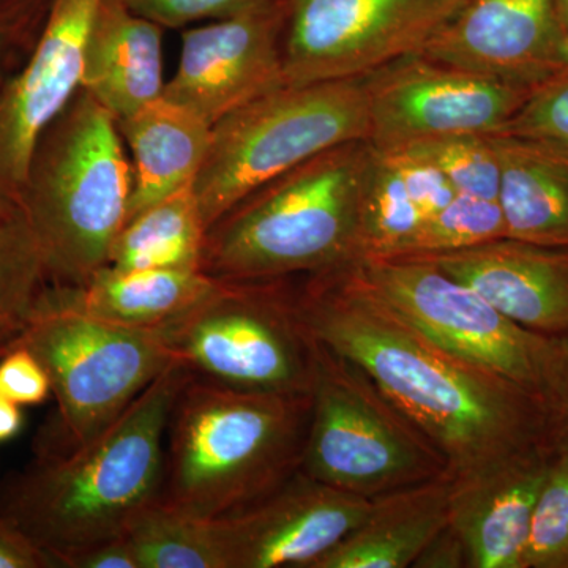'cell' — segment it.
Here are the masks:
<instances>
[{
	"label": "cell",
	"mask_w": 568,
	"mask_h": 568,
	"mask_svg": "<svg viewBox=\"0 0 568 568\" xmlns=\"http://www.w3.org/2000/svg\"><path fill=\"white\" fill-rule=\"evenodd\" d=\"M306 331L358 366L446 459L469 473L549 440L538 396L437 345L362 286L347 265L294 283Z\"/></svg>",
	"instance_id": "cell-1"
},
{
	"label": "cell",
	"mask_w": 568,
	"mask_h": 568,
	"mask_svg": "<svg viewBox=\"0 0 568 568\" xmlns=\"http://www.w3.org/2000/svg\"><path fill=\"white\" fill-rule=\"evenodd\" d=\"M192 373L174 362L84 446L48 450L10 488L2 517L47 552L52 568L71 552L122 538L155 506L175 398Z\"/></svg>",
	"instance_id": "cell-2"
},
{
	"label": "cell",
	"mask_w": 568,
	"mask_h": 568,
	"mask_svg": "<svg viewBox=\"0 0 568 568\" xmlns=\"http://www.w3.org/2000/svg\"><path fill=\"white\" fill-rule=\"evenodd\" d=\"M310 414L312 395L190 375L168 422L160 506L204 519L250 510L298 473Z\"/></svg>",
	"instance_id": "cell-3"
},
{
	"label": "cell",
	"mask_w": 568,
	"mask_h": 568,
	"mask_svg": "<svg viewBox=\"0 0 568 568\" xmlns=\"http://www.w3.org/2000/svg\"><path fill=\"white\" fill-rule=\"evenodd\" d=\"M372 142L328 149L239 201L205 234L201 271L213 280H278L361 257V205Z\"/></svg>",
	"instance_id": "cell-4"
},
{
	"label": "cell",
	"mask_w": 568,
	"mask_h": 568,
	"mask_svg": "<svg viewBox=\"0 0 568 568\" xmlns=\"http://www.w3.org/2000/svg\"><path fill=\"white\" fill-rule=\"evenodd\" d=\"M132 192L118 122L80 89L41 133L20 193L51 283L82 286L110 263Z\"/></svg>",
	"instance_id": "cell-5"
},
{
	"label": "cell",
	"mask_w": 568,
	"mask_h": 568,
	"mask_svg": "<svg viewBox=\"0 0 568 568\" xmlns=\"http://www.w3.org/2000/svg\"><path fill=\"white\" fill-rule=\"evenodd\" d=\"M357 140L368 141L366 77L283 85L231 112L193 183L205 227L276 175Z\"/></svg>",
	"instance_id": "cell-6"
},
{
	"label": "cell",
	"mask_w": 568,
	"mask_h": 568,
	"mask_svg": "<svg viewBox=\"0 0 568 568\" xmlns=\"http://www.w3.org/2000/svg\"><path fill=\"white\" fill-rule=\"evenodd\" d=\"M156 331L194 376L237 390L312 394L315 339L298 317L291 278L215 280Z\"/></svg>",
	"instance_id": "cell-7"
},
{
	"label": "cell",
	"mask_w": 568,
	"mask_h": 568,
	"mask_svg": "<svg viewBox=\"0 0 568 568\" xmlns=\"http://www.w3.org/2000/svg\"><path fill=\"white\" fill-rule=\"evenodd\" d=\"M13 345L31 349L50 376L62 433L61 447L52 450H71L99 436L178 362L159 331L89 315L69 287L54 283Z\"/></svg>",
	"instance_id": "cell-8"
},
{
	"label": "cell",
	"mask_w": 568,
	"mask_h": 568,
	"mask_svg": "<svg viewBox=\"0 0 568 568\" xmlns=\"http://www.w3.org/2000/svg\"><path fill=\"white\" fill-rule=\"evenodd\" d=\"M310 395L298 467L306 477L375 499L448 473L439 450L375 383L317 339Z\"/></svg>",
	"instance_id": "cell-9"
},
{
	"label": "cell",
	"mask_w": 568,
	"mask_h": 568,
	"mask_svg": "<svg viewBox=\"0 0 568 568\" xmlns=\"http://www.w3.org/2000/svg\"><path fill=\"white\" fill-rule=\"evenodd\" d=\"M346 265L362 286L437 345L540 395L552 336L508 320L425 257H362Z\"/></svg>",
	"instance_id": "cell-10"
},
{
	"label": "cell",
	"mask_w": 568,
	"mask_h": 568,
	"mask_svg": "<svg viewBox=\"0 0 568 568\" xmlns=\"http://www.w3.org/2000/svg\"><path fill=\"white\" fill-rule=\"evenodd\" d=\"M447 20L436 0H290L284 85L366 77L418 54Z\"/></svg>",
	"instance_id": "cell-11"
},
{
	"label": "cell",
	"mask_w": 568,
	"mask_h": 568,
	"mask_svg": "<svg viewBox=\"0 0 568 568\" xmlns=\"http://www.w3.org/2000/svg\"><path fill=\"white\" fill-rule=\"evenodd\" d=\"M536 91L405 55L366 74L368 141L384 152L444 134L500 133Z\"/></svg>",
	"instance_id": "cell-12"
},
{
	"label": "cell",
	"mask_w": 568,
	"mask_h": 568,
	"mask_svg": "<svg viewBox=\"0 0 568 568\" xmlns=\"http://www.w3.org/2000/svg\"><path fill=\"white\" fill-rule=\"evenodd\" d=\"M290 0L182 32L179 69L163 97L215 125L284 85Z\"/></svg>",
	"instance_id": "cell-13"
},
{
	"label": "cell",
	"mask_w": 568,
	"mask_h": 568,
	"mask_svg": "<svg viewBox=\"0 0 568 568\" xmlns=\"http://www.w3.org/2000/svg\"><path fill=\"white\" fill-rule=\"evenodd\" d=\"M103 0H50L28 59L0 89V186L20 201L37 141L81 89L85 47Z\"/></svg>",
	"instance_id": "cell-14"
},
{
	"label": "cell",
	"mask_w": 568,
	"mask_h": 568,
	"mask_svg": "<svg viewBox=\"0 0 568 568\" xmlns=\"http://www.w3.org/2000/svg\"><path fill=\"white\" fill-rule=\"evenodd\" d=\"M372 499L301 470L260 504L222 518L231 568H313L364 519Z\"/></svg>",
	"instance_id": "cell-15"
},
{
	"label": "cell",
	"mask_w": 568,
	"mask_h": 568,
	"mask_svg": "<svg viewBox=\"0 0 568 568\" xmlns=\"http://www.w3.org/2000/svg\"><path fill=\"white\" fill-rule=\"evenodd\" d=\"M560 37L555 0H463L418 54L538 89L552 78Z\"/></svg>",
	"instance_id": "cell-16"
},
{
	"label": "cell",
	"mask_w": 568,
	"mask_h": 568,
	"mask_svg": "<svg viewBox=\"0 0 568 568\" xmlns=\"http://www.w3.org/2000/svg\"><path fill=\"white\" fill-rule=\"evenodd\" d=\"M551 452V440H545L469 473L452 474L448 526L462 540L469 568H525Z\"/></svg>",
	"instance_id": "cell-17"
},
{
	"label": "cell",
	"mask_w": 568,
	"mask_h": 568,
	"mask_svg": "<svg viewBox=\"0 0 568 568\" xmlns=\"http://www.w3.org/2000/svg\"><path fill=\"white\" fill-rule=\"evenodd\" d=\"M425 260L530 332L568 334V248L503 237Z\"/></svg>",
	"instance_id": "cell-18"
},
{
	"label": "cell",
	"mask_w": 568,
	"mask_h": 568,
	"mask_svg": "<svg viewBox=\"0 0 568 568\" xmlns=\"http://www.w3.org/2000/svg\"><path fill=\"white\" fill-rule=\"evenodd\" d=\"M164 85L162 26L122 0H103L89 33L81 89L121 121L159 100Z\"/></svg>",
	"instance_id": "cell-19"
},
{
	"label": "cell",
	"mask_w": 568,
	"mask_h": 568,
	"mask_svg": "<svg viewBox=\"0 0 568 568\" xmlns=\"http://www.w3.org/2000/svg\"><path fill=\"white\" fill-rule=\"evenodd\" d=\"M452 474L372 499L364 519L313 568H407L448 525Z\"/></svg>",
	"instance_id": "cell-20"
},
{
	"label": "cell",
	"mask_w": 568,
	"mask_h": 568,
	"mask_svg": "<svg viewBox=\"0 0 568 568\" xmlns=\"http://www.w3.org/2000/svg\"><path fill=\"white\" fill-rule=\"evenodd\" d=\"M115 122L133 156L126 220L193 185L211 149V123L163 95Z\"/></svg>",
	"instance_id": "cell-21"
},
{
	"label": "cell",
	"mask_w": 568,
	"mask_h": 568,
	"mask_svg": "<svg viewBox=\"0 0 568 568\" xmlns=\"http://www.w3.org/2000/svg\"><path fill=\"white\" fill-rule=\"evenodd\" d=\"M491 136L507 237L568 248V152L530 138Z\"/></svg>",
	"instance_id": "cell-22"
},
{
	"label": "cell",
	"mask_w": 568,
	"mask_h": 568,
	"mask_svg": "<svg viewBox=\"0 0 568 568\" xmlns=\"http://www.w3.org/2000/svg\"><path fill=\"white\" fill-rule=\"evenodd\" d=\"M215 284L197 268H118L108 264L82 286L69 287L74 304L106 323L162 327Z\"/></svg>",
	"instance_id": "cell-23"
},
{
	"label": "cell",
	"mask_w": 568,
	"mask_h": 568,
	"mask_svg": "<svg viewBox=\"0 0 568 568\" xmlns=\"http://www.w3.org/2000/svg\"><path fill=\"white\" fill-rule=\"evenodd\" d=\"M207 227L193 185L126 220L115 237L110 265L118 268H197Z\"/></svg>",
	"instance_id": "cell-24"
},
{
	"label": "cell",
	"mask_w": 568,
	"mask_h": 568,
	"mask_svg": "<svg viewBox=\"0 0 568 568\" xmlns=\"http://www.w3.org/2000/svg\"><path fill=\"white\" fill-rule=\"evenodd\" d=\"M138 568H231L223 519L149 507L126 532Z\"/></svg>",
	"instance_id": "cell-25"
},
{
	"label": "cell",
	"mask_w": 568,
	"mask_h": 568,
	"mask_svg": "<svg viewBox=\"0 0 568 568\" xmlns=\"http://www.w3.org/2000/svg\"><path fill=\"white\" fill-rule=\"evenodd\" d=\"M424 223L394 156L375 149L362 196L358 260L399 256Z\"/></svg>",
	"instance_id": "cell-26"
},
{
	"label": "cell",
	"mask_w": 568,
	"mask_h": 568,
	"mask_svg": "<svg viewBox=\"0 0 568 568\" xmlns=\"http://www.w3.org/2000/svg\"><path fill=\"white\" fill-rule=\"evenodd\" d=\"M50 283L24 213L0 219V349L17 343Z\"/></svg>",
	"instance_id": "cell-27"
},
{
	"label": "cell",
	"mask_w": 568,
	"mask_h": 568,
	"mask_svg": "<svg viewBox=\"0 0 568 568\" xmlns=\"http://www.w3.org/2000/svg\"><path fill=\"white\" fill-rule=\"evenodd\" d=\"M398 151L436 166L457 193L497 200L500 166L491 134L459 133L425 138L403 145Z\"/></svg>",
	"instance_id": "cell-28"
},
{
	"label": "cell",
	"mask_w": 568,
	"mask_h": 568,
	"mask_svg": "<svg viewBox=\"0 0 568 568\" xmlns=\"http://www.w3.org/2000/svg\"><path fill=\"white\" fill-rule=\"evenodd\" d=\"M503 237H507L506 222L497 200L457 193L443 211L422 224L399 256L458 252Z\"/></svg>",
	"instance_id": "cell-29"
},
{
	"label": "cell",
	"mask_w": 568,
	"mask_h": 568,
	"mask_svg": "<svg viewBox=\"0 0 568 568\" xmlns=\"http://www.w3.org/2000/svg\"><path fill=\"white\" fill-rule=\"evenodd\" d=\"M547 477L538 493L525 568H568V440H551Z\"/></svg>",
	"instance_id": "cell-30"
},
{
	"label": "cell",
	"mask_w": 568,
	"mask_h": 568,
	"mask_svg": "<svg viewBox=\"0 0 568 568\" xmlns=\"http://www.w3.org/2000/svg\"><path fill=\"white\" fill-rule=\"evenodd\" d=\"M500 133L548 142L568 152V73L541 84Z\"/></svg>",
	"instance_id": "cell-31"
},
{
	"label": "cell",
	"mask_w": 568,
	"mask_h": 568,
	"mask_svg": "<svg viewBox=\"0 0 568 568\" xmlns=\"http://www.w3.org/2000/svg\"><path fill=\"white\" fill-rule=\"evenodd\" d=\"M48 3L50 0H0V89L32 51Z\"/></svg>",
	"instance_id": "cell-32"
},
{
	"label": "cell",
	"mask_w": 568,
	"mask_h": 568,
	"mask_svg": "<svg viewBox=\"0 0 568 568\" xmlns=\"http://www.w3.org/2000/svg\"><path fill=\"white\" fill-rule=\"evenodd\" d=\"M130 10L163 29H182L203 20H226L263 9L274 0H122Z\"/></svg>",
	"instance_id": "cell-33"
},
{
	"label": "cell",
	"mask_w": 568,
	"mask_h": 568,
	"mask_svg": "<svg viewBox=\"0 0 568 568\" xmlns=\"http://www.w3.org/2000/svg\"><path fill=\"white\" fill-rule=\"evenodd\" d=\"M0 394L22 406H36L52 394L43 364L31 349L13 345L0 357Z\"/></svg>",
	"instance_id": "cell-34"
},
{
	"label": "cell",
	"mask_w": 568,
	"mask_h": 568,
	"mask_svg": "<svg viewBox=\"0 0 568 568\" xmlns=\"http://www.w3.org/2000/svg\"><path fill=\"white\" fill-rule=\"evenodd\" d=\"M386 152L390 153L398 164L407 193L425 216V222L443 211L457 196V190L450 181L433 164L398 149Z\"/></svg>",
	"instance_id": "cell-35"
},
{
	"label": "cell",
	"mask_w": 568,
	"mask_h": 568,
	"mask_svg": "<svg viewBox=\"0 0 568 568\" xmlns=\"http://www.w3.org/2000/svg\"><path fill=\"white\" fill-rule=\"evenodd\" d=\"M549 440H568V334L552 336L540 395Z\"/></svg>",
	"instance_id": "cell-36"
},
{
	"label": "cell",
	"mask_w": 568,
	"mask_h": 568,
	"mask_svg": "<svg viewBox=\"0 0 568 568\" xmlns=\"http://www.w3.org/2000/svg\"><path fill=\"white\" fill-rule=\"evenodd\" d=\"M59 568H138L129 538H115L63 556Z\"/></svg>",
	"instance_id": "cell-37"
},
{
	"label": "cell",
	"mask_w": 568,
	"mask_h": 568,
	"mask_svg": "<svg viewBox=\"0 0 568 568\" xmlns=\"http://www.w3.org/2000/svg\"><path fill=\"white\" fill-rule=\"evenodd\" d=\"M52 568L47 552L0 515V568Z\"/></svg>",
	"instance_id": "cell-38"
},
{
	"label": "cell",
	"mask_w": 568,
	"mask_h": 568,
	"mask_svg": "<svg viewBox=\"0 0 568 568\" xmlns=\"http://www.w3.org/2000/svg\"><path fill=\"white\" fill-rule=\"evenodd\" d=\"M414 567L469 568L466 549L450 526H446L418 556Z\"/></svg>",
	"instance_id": "cell-39"
},
{
	"label": "cell",
	"mask_w": 568,
	"mask_h": 568,
	"mask_svg": "<svg viewBox=\"0 0 568 568\" xmlns=\"http://www.w3.org/2000/svg\"><path fill=\"white\" fill-rule=\"evenodd\" d=\"M22 422L21 406L0 394V443L11 439L20 433Z\"/></svg>",
	"instance_id": "cell-40"
},
{
	"label": "cell",
	"mask_w": 568,
	"mask_h": 568,
	"mask_svg": "<svg viewBox=\"0 0 568 568\" xmlns=\"http://www.w3.org/2000/svg\"><path fill=\"white\" fill-rule=\"evenodd\" d=\"M568 73V32L560 37L558 50H556L555 67H552V78ZM551 78V80H552Z\"/></svg>",
	"instance_id": "cell-41"
},
{
	"label": "cell",
	"mask_w": 568,
	"mask_h": 568,
	"mask_svg": "<svg viewBox=\"0 0 568 568\" xmlns=\"http://www.w3.org/2000/svg\"><path fill=\"white\" fill-rule=\"evenodd\" d=\"M18 212H21L18 197L9 190L0 186V219H6V216L14 215Z\"/></svg>",
	"instance_id": "cell-42"
},
{
	"label": "cell",
	"mask_w": 568,
	"mask_h": 568,
	"mask_svg": "<svg viewBox=\"0 0 568 568\" xmlns=\"http://www.w3.org/2000/svg\"><path fill=\"white\" fill-rule=\"evenodd\" d=\"M555 11L560 31L568 32V0H555Z\"/></svg>",
	"instance_id": "cell-43"
},
{
	"label": "cell",
	"mask_w": 568,
	"mask_h": 568,
	"mask_svg": "<svg viewBox=\"0 0 568 568\" xmlns=\"http://www.w3.org/2000/svg\"><path fill=\"white\" fill-rule=\"evenodd\" d=\"M436 2L437 6L443 9L444 13H446L448 18H452V14L462 6L463 0H436Z\"/></svg>",
	"instance_id": "cell-44"
},
{
	"label": "cell",
	"mask_w": 568,
	"mask_h": 568,
	"mask_svg": "<svg viewBox=\"0 0 568 568\" xmlns=\"http://www.w3.org/2000/svg\"><path fill=\"white\" fill-rule=\"evenodd\" d=\"M6 353H7V351L0 349V357H2V355Z\"/></svg>",
	"instance_id": "cell-45"
}]
</instances>
